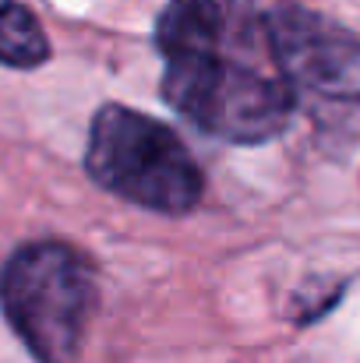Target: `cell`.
<instances>
[{"instance_id":"3957f363","label":"cell","mask_w":360,"mask_h":363,"mask_svg":"<svg viewBox=\"0 0 360 363\" xmlns=\"http://www.w3.org/2000/svg\"><path fill=\"white\" fill-rule=\"evenodd\" d=\"M170 110L223 141L258 145L286 130L293 117V85L283 74H265L219 53L166 60L159 82Z\"/></svg>"},{"instance_id":"5b68a950","label":"cell","mask_w":360,"mask_h":363,"mask_svg":"<svg viewBox=\"0 0 360 363\" xmlns=\"http://www.w3.org/2000/svg\"><path fill=\"white\" fill-rule=\"evenodd\" d=\"M152 35L166 60L216 53L223 39V7L219 0H170Z\"/></svg>"},{"instance_id":"8992f818","label":"cell","mask_w":360,"mask_h":363,"mask_svg":"<svg viewBox=\"0 0 360 363\" xmlns=\"http://www.w3.org/2000/svg\"><path fill=\"white\" fill-rule=\"evenodd\" d=\"M46 57H50V39L39 18L18 0H0V64L32 71Z\"/></svg>"},{"instance_id":"7a4b0ae2","label":"cell","mask_w":360,"mask_h":363,"mask_svg":"<svg viewBox=\"0 0 360 363\" xmlns=\"http://www.w3.org/2000/svg\"><path fill=\"white\" fill-rule=\"evenodd\" d=\"M85 169L103 191L159 216H187L205 191L187 145L163 121L117 103L92 117Z\"/></svg>"},{"instance_id":"6da1fadb","label":"cell","mask_w":360,"mask_h":363,"mask_svg":"<svg viewBox=\"0 0 360 363\" xmlns=\"http://www.w3.org/2000/svg\"><path fill=\"white\" fill-rule=\"evenodd\" d=\"M96 303V268L71 243H21L0 268V311L36 363H75Z\"/></svg>"},{"instance_id":"277c9868","label":"cell","mask_w":360,"mask_h":363,"mask_svg":"<svg viewBox=\"0 0 360 363\" xmlns=\"http://www.w3.org/2000/svg\"><path fill=\"white\" fill-rule=\"evenodd\" d=\"M261 35L290 85L360 103V39L304 7H272Z\"/></svg>"}]
</instances>
